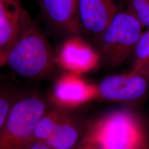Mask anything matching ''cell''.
<instances>
[{
    "instance_id": "cell-1",
    "label": "cell",
    "mask_w": 149,
    "mask_h": 149,
    "mask_svg": "<svg viewBox=\"0 0 149 149\" xmlns=\"http://www.w3.org/2000/svg\"><path fill=\"white\" fill-rule=\"evenodd\" d=\"M55 54L36 23L29 15L6 57V65L18 75L31 79L53 72Z\"/></svg>"
},
{
    "instance_id": "cell-2",
    "label": "cell",
    "mask_w": 149,
    "mask_h": 149,
    "mask_svg": "<svg viewBox=\"0 0 149 149\" xmlns=\"http://www.w3.org/2000/svg\"><path fill=\"white\" fill-rule=\"evenodd\" d=\"M81 141L99 149H149L143 126L133 113L115 111L93 123Z\"/></svg>"
},
{
    "instance_id": "cell-3",
    "label": "cell",
    "mask_w": 149,
    "mask_h": 149,
    "mask_svg": "<svg viewBox=\"0 0 149 149\" xmlns=\"http://www.w3.org/2000/svg\"><path fill=\"white\" fill-rule=\"evenodd\" d=\"M50 107L38 93H22L0 130V149H23L31 140L37 122Z\"/></svg>"
},
{
    "instance_id": "cell-4",
    "label": "cell",
    "mask_w": 149,
    "mask_h": 149,
    "mask_svg": "<svg viewBox=\"0 0 149 149\" xmlns=\"http://www.w3.org/2000/svg\"><path fill=\"white\" fill-rule=\"evenodd\" d=\"M143 26L133 13L119 10L97 37L101 59L111 66L120 65L134 52Z\"/></svg>"
},
{
    "instance_id": "cell-5",
    "label": "cell",
    "mask_w": 149,
    "mask_h": 149,
    "mask_svg": "<svg viewBox=\"0 0 149 149\" xmlns=\"http://www.w3.org/2000/svg\"><path fill=\"white\" fill-rule=\"evenodd\" d=\"M101 56L81 37V35L66 37L55 54V62L66 72L81 75L95 69Z\"/></svg>"
},
{
    "instance_id": "cell-6",
    "label": "cell",
    "mask_w": 149,
    "mask_h": 149,
    "mask_svg": "<svg viewBox=\"0 0 149 149\" xmlns=\"http://www.w3.org/2000/svg\"><path fill=\"white\" fill-rule=\"evenodd\" d=\"M99 98L97 85L89 83L80 74L66 72L54 83L50 99L54 106L69 110Z\"/></svg>"
},
{
    "instance_id": "cell-7",
    "label": "cell",
    "mask_w": 149,
    "mask_h": 149,
    "mask_svg": "<svg viewBox=\"0 0 149 149\" xmlns=\"http://www.w3.org/2000/svg\"><path fill=\"white\" fill-rule=\"evenodd\" d=\"M148 87V79L131 70L105 77L97 85L99 98L113 102H131L142 97Z\"/></svg>"
},
{
    "instance_id": "cell-8",
    "label": "cell",
    "mask_w": 149,
    "mask_h": 149,
    "mask_svg": "<svg viewBox=\"0 0 149 149\" xmlns=\"http://www.w3.org/2000/svg\"><path fill=\"white\" fill-rule=\"evenodd\" d=\"M42 15L54 31L65 37L81 35L78 0H39Z\"/></svg>"
},
{
    "instance_id": "cell-9",
    "label": "cell",
    "mask_w": 149,
    "mask_h": 149,
    "mask_svg": "<svg viewBox=\"0 0 149 149\" xmlns=\"http://www.w3.org/2000/svg\"><path fill=\"white\" fill-rule=\"evenodd\" d=\"M119 10L114 0H78L81 30L96 37L107 29Z\"/></svg>"
},
{
    "instance_id": "cell-10",
    "label": "cell",
    "mask_w": 149,
    "mask_h": 149,
    "mask_svg": "<svg viewBox=\"0 0 149 149\" xmlns=\"http://www.w3.org/2000/svg\"><path fill=\"white\" fill-rule=\"evenodd\" d=\"M29 17L21 0H0V55L5 65L7 53Z\"/></svg>"
},
{
    "instance_id": "cell-11",
    "label": "cell",
    "mask_w": 149,
    "mask_h": 149,
    "mask_svg": "<svg viewBox=\"0 0 149 149\" xmlns=\"http://www.w3.org/2000/svg\"><path fill=\"white\" fill-rule=\"evenodd\" d=\"M84 136L75 116L64 109L53 133L44 144L52 149H74Z\"/></svg>"
},
{
    "instance_id": "cell-12",
    "label": "cell",
    "mask_w": 149,
    "mask_h": 149,
    "mask_svg": "<svg viewBox=\"0 0 149 149\" xmlns=\"http://www.w3.org/2000/svg\"><path fill=\"white\" fill-rule=\"evenodd\" d=\"M64 109L50 107L35 125L31 140L45 143L51 136Z\"/></svg>"
},
{
    "instance_id": "cell-13",
    "label": "cell",
    "mask_w": 149,
    "mask_h": 149,
    "mask_svg": "<svg viewBox=\"0 0 149 149\" xmlns=\"http://www.w3.org/2000/svg\"><path fill=\"white\" fill-rule=\"evenodd\" d=\"M133 53L135 62L131 70L139 72L149 61V28L141 33Z\"/></svg>"
},
{
    "instance_id": "cell-14",
    "label": "cell",
    "mask_w": 149,
    "mask_h": 149,
    "mask_svg": "<svg viewBox=\"0 0 149 149\" xmlns=\"http://www.w3.org/2000/svg\"><path fill=\"white\" fill-rule=\"evenodd\" d=\"M21 94L15 89L0 86V130L13 105Z\"/></svg>"
},
{
    "instance_id": "cell-15",
    "label": "cell",
    "mask_w": 149,
    "mask_h": 149,
    "mask_svg": "<svg viewBox=\"0 0 149 149\" xmlns=\"http://www.w3.org/2000/svg\"><path fill=\"white\" fill-rule=\"evenodd\" d=\"M127 10L136 17L143 27L149 28V0H128Z\"/></svg>"
},
{
    "instance_id": "cell-16",
    "label": "cell",
    "mask_w": 149,
    "mask_h": 149,
    "mask_svg": "<svg viewBox=\"0 0 149 149\" xmlns=\"http://www.w3.org/2000/svg\"><path fill=\"white\" fill-rule=\"evenodd\" d=\"M74 149H99L97 148L96 146H95L94 145L89 144L88 142H86V141H80L79 144L77 145Z\"/></svg>"
},
{
    "instance_id": "cell-17",
    "label": "cell",
    "mask_w": 149,
    "mask_h": 149,
    "mask_svg": "<svg viewBox=\"0 0 149 149\" xmlns=\"http://www.w3.org/2000/svg\"><path fill=\"white\" fill-rule=\"evenodd\" d=\"M139 72L144 74L148 79H149V61L147 62V64L143 67V68L141 70V71Z\"/></svg>"
},
{
    "instance_id": "cell-18",
    "label": "cell",
    "mask_w": 149,
    "mask_h": 149,
    "mask_svg": "<svg viewBox=\"0 0 149 149\" xmlns=\"http://www.w3.org/2000/svg\"><path fill=\"white\" fill-rule=\"evenodd\" d=\"M5 65V61L4 59H3V58L2 57H1V55H0V67L4 66Z\"/></svg>"
},
{
    "instance_id": "cell-19",
    "label": "cell",
    "mask_w": 149,
    "mask_h": 149,
    "mask_svg": "<svg viewBox=\"0 0 149 149\" xmlns=\"http://www.w3.org/2000/svg\"><path fill=\"white\" fill-rule=\"evenodd\" d=\"M51 149H52V148H51Z\"/></svg>"
}]
</instances>
